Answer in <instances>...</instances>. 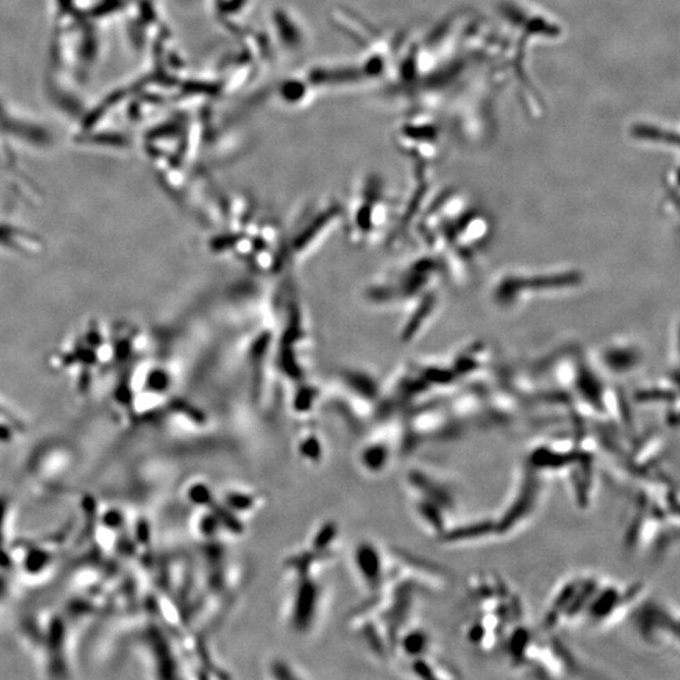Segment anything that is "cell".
Wrapping results in <instances>:
<instances>
[{"label":"cell","mask_w":680,"mask_h":680,"mask_svg":"<svg viewBox=\"0 0 680 680\" xmlns=\"http://www.w3.org/2000/svg\"><path fill=\"white\" fill-rule=\"evenodd\" d=\"M636 628L639 634L650 644L659 645L661 642H674L678 647V615H673L672 608L650 603L641 608L636 615Z\"/></svg>","instance_id":"obj_1"},{"label":"cell","mask_w":680,"mask_h":680,"mask_svg":"<svg viewBox=\"0 0 680 680\" xmlns=\"http://www.w3.org/2000/svg\"><path fill=\"white\" fill-rule=\"evenodd\" d=\"M641 585L638 587L624 588L617 585H599L588 602L585 614L596 624H605L614 620L620 614L626 603L634 600L636 594L640 592Z\"/></svg>","instance_id":"obj_2"},{"label":"cell","mask_w":680,"mask_h":680,"mask_svg":"<svg viewBox=\"0 0 680 680\" xmlns=\"http://www.w3.org/2000/svg\"><path fill=\"white\" fill-rule=\"evenodd\" d=\"M42 246L40 238L22 226L0 219V250L20 255L35 253Z\"/></svg>","instance_id":"obj_3"},{"label":"cell","mask_w":680,"mask_h":680,"mask_svg":"<svg viewBox=\"0 0 680 680\" xmlns=\"http://www.w3.org/2000/svg\"><path fill=\"white\" fill-rule=\"evenodd\" d=\"M354 564L362 581L376 588L379 586L384 575V563L379 551L372 543H361L354 551Z\"/></svg>","instance_id":"obj_4"},{"label":"cell","mask_w":680,"mask_h":680,"mask_svg":"<svg viewBox=\"0 0 680 680\" xmlns=\"http://www.w3.org/2000/svg\"><path fill=\"white\" fill-rule=\"evenodd\" d=\"M390 446L382 441L367 443L359 455L361 465L370 474L382 473L390 464Z\"/></svg>","instance_id":"obj_5"},{"label":"cell","mask_w":680,"mask_h":680,"mask_svg":"<svg viewBox=\"0 0 680 680\" xmlns=\"http://www.w3.org/2000/svg\"><path fill=\"white\" fill-rule=\"evenodd\" d=\"M403 653L411 656L413 661L422 658L429 647V638L427 633L421 628H413L403 635L401 640Z\"/></svg>","instance_id":"obj_6"},{"label":"cell","mask_w":680,"mask_h":680,"mask_svg":"<svg viewBox=\"0 0 680 680\" xmlns=\"http://www.w3.org/2000/svg\"><path fill=\"white\" fill-rule=\"evenodd\" d=\"M23 427V423L14 412L8 410L7 406L0 402V443L12 440Z\"/></svg>","instance_id":"obj_7"},{"label":"cell","mask_w":680,"mask_h":680,"mask_svg":"<svg viewBox=\"0 0 680 680\" xmlns=\"http://www.w3.org/2000/svg\"><path fill=\"white\" fill-rule=\"evenodd\" d=\"M299 451L305 460L317 462L323 454V448L317 435H306L299 443Z\"/></svg>","instance_id":"obj_8"}]
</instances>
